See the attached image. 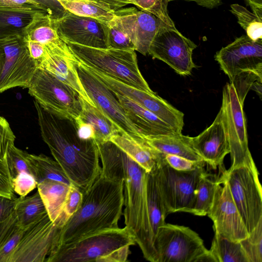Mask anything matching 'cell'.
<instances>
[{"mask_svg":"<svg viewBox=\"0 0 262 262\" xmlns=\"http://www.w3.org/2000/svg\"><path fill=\"white\" fill-rule=\"evenodd\" d=\"M28 153L16 147L10 148L8 155V163L12 179L21 172L32 175L36 181L37 172L35 167L28 158Z\"/></svg>","mask_w":262,"mask_h":262,"instance_id":"74e56055","label":"cell"},{"mask_svg":"<svg viewBox=\"0 0 262 262\" xmlns=\"http://www.w3.org/2000/svg\"><path fill=\"white\" fill-rule=\"evenodd\" d=\"M28 226L19 223L15 211L6 219L0 221V262H11L13 253Z\"/></svg>","mask_w":262,"mask_h":262,"instance_id":"f1b7e54d","label":"cell"},{"mask_svg":"<svg viewBox=\"0 0 262 262\" xmlns=\"http://www.w3.org/2000/svg\"><path fill=\"white\" fill-rule=\"evenodd\" d=\"M168 2L176 0H168ZM188 2H194L198 5L203 7L212 9L218 6L220 4L221 0H183Z\"/></svg>","mask_w":262,"mask_h":262,"instance_id":"f907efd6","label":"cell"},{"mask_svg":"<svg viewBox=\"0 0 262 262\" xmlns=\"http://www.w3.org/2000/svg\"><path fill=\"white\" fill-rule=\"evenodd\" d=\"M75 66L81 83L94 104L114 123L121 132L138 142H144L145 139L129 120L115 93L77 59Z\"/></svg>","mask_w":262,"mask_h":262,"instance_id":"8fae6325","label":"cell"},{"mask_svg":"<svg viewBox=\"0 0 262 262\" xmlns=\"http://www.w3.org/2000/svg\"><path fill=\"white\" fill-rule=\"evenodd\" d=\"M135 236L127 227L105 229L54 249L46 262H124Z\"/></svg>","mask_w":262,"mask_h":262,"instance_id":"277c9868","label":"cell"},{"mask_svg":"<svg viewBox=\"0 0 262 262\" xmlns=\"http://www.w3.org/2000/svg\"><path fill=\"white\" fill-rule=\"evenodd\" d=\"M39 11L43 10L32 5L19 7L0 5V36L13 34L23 35L24 31Z\"/></svg>","mask_w":262,"mask_h":262,"instance_id":"484cf974","label":"cell"},{"mask_svg":"<svg viewBox=\"0 0 262 262\" xmlns=\"http://www.w3.org/2000/svg\"><path fill=\"white\" fill-rule=\"evenodd\" d=\"M75 57L89 69L131 87L154 93L143 77L135 50L96 48L67 42Z\"/></svg>","mask_w":262,"mask_h":262,"instance_id":"5b68a950","label":"cell"},{"mask_svg":"<svg viewBox=\"0 0 262 262\" xmlns=\"http://www.w3.org/2000/svg\"><path fill=\"white\" fill-rule=\"evenodd\" d=\"M115 14L135 51L146 55L158 30L165 24L152 13L134 7L120 9Z\"/></svg>","mask_w":262,"mask_h":262,"instance_id":"44dd1931","label":"cell"},{"mask_svg":"<svg viewBox=\"0 0 262 262\" xmlns=\"http://www.w3.org/2000/svg\"><path fill=\"white\" fill-rule=\"evenodd\" d=\"M102 163V173L112 180H123L125 226L140 240L146 221L147 172L116 144L96 142Z\"/></svg>","mask_w":262,"mask_h":262,"instance_id":"3957f363","label":"cell"},{"mask_svg":"<svg viewBox=\"0 0 262 262\" xmlns=\"http://www.w3.org/2000/svg\"><path fill=\"white\" fill-rule=\"evenodd\" d=\"M74 120L80 138L85 140H95V130L90 124L83 121L80 117Z\"/></svg>","mask_w":262,"mask_h":262,"instance_id":"7dc6e473","label":"cell"},{"mask_svg":"<svg viewBox=\"0 0 262 262\" xmlns=\"http://www.w3.org/2000/svg\"><path fill=\"white\" fill-rule=\"evenodd\" d=\"M123 190V179L112 180L101 172L82 192L80 207L62 227L56 247L99 231L119 227L124 205Z\"/></svg>","mask_w":262,"mask_h":262,"instance_id":"7a4b0ae2","label":"cell"},{"mask_svg":"<svg viewBox=\"0 0 262 262\" xmlns=\"http://www.w3.org/2000/svg\"><path fill=\"white\" fill-rule=\"evenodd\" d=\"M99 2L107 7H110L114 11H116L125 6L131 4L130 0H95Z\"/></svg>","mask_w":262,"mask_h":262,"instance_id":"681fc988","label":"cell"},{"mask_svg":"<svg viewBox=\"0 0 262 262\" xmlns=\"http://www.w3.org/2000/svg\"><path fill=\"white\" fill-rule=\"evenodd\" d=\"M45 46L47 54L37 68L47 71L73 89L84 100L95 105L81 83L75 66L76 59L67 43L61 39Z\"/></svg>","mask_w":262,"mask_h":262,"instance_id":"d6986e66","label":"cell"},{"mask_svg":"<svg viewBox=\"0 0 262 262\" xmlns=\"http://www.w3.org/2000/svg\"><path fill=\"white\" fill-rule=\"evenodd\" d=\"M37 69L24 35L0 36V93L16 87L28 88Z\"/></svg>","mask_w":262,"mask_h":262,"instance_id":"9c48e42d","label":"cell"},{"mask_svg":"<svg viewBox=\"0 0 262 262\" xmlns=\"http://www.w3.org/2000/svg\"><path fill=\"white\" fill-rule=\"evenodd\" d=\"M115 94L129 120L144 139L180 133L140 105L124 96Z\"/></svg>","mask_w":262,"mask_h":262,"instance_id":"603a6c76","label":"cell"},{"mask_svg":"<svg viewBox=\"0 0 262 262\" xmlns=\"http://www.w3.org/2000/svg\"><path fill=\"white\" fill-rule=\"evenodd\" d=\"M192 147L207 164L215 169L230 153L224 112L221 107L212 123L199 135L191 137Z\"/></svg>","mask_w":262,"mask_h":262,"instance_id":"7402d4cb","label":"cell"},{"mask_svg":"<svg viewBox=\"0 0 262 262\" xmlns=\"http://www.w3.org/2000/svg\"><path fill=\"white\" fill-rule=\"evenodd\" d=\"M82 192L72 184L70 188L63 208V214L67 222L78 211L82 200Z\"/></svg>","mask_w":262,"mask_h":262,"instance_id":"7bdbcfd3","label":"cell"},{"mask_svg":"<svg viewBox=\"0 0 262 262\" xmlns=\"http://www.w3.org/2000/svg\"><path fill=\"white\" fill-rule=\"evenodd\" d=\"M149 146L164 155H173L193 160L203 161L193 149L191 137L181 133L145 139Z\"/></svg>","mask_w":262,"mask_h":262,"instance_id":"4316f807","label":"cell"},{"mask_svg":"<svg viewBox=\"0 0 262 262\" xmlns=\"http://www.w3.org/2000/svg\"><path fill=\"white\" fill-rule=\"evenodd\" d=\"M220 183L207 215L213 222L214 233L231 241L239 242L249 233L227 183L222 181Z\"/></svg>","mask_w":262,"mask_h":262,"instance_id":"ac0fdd59","label":"cell"},{"mask_svg":"<svg viewBox=\"0 0 262 262\" xmlns=\"http://www.w3.org/2000/svg\"><path fill=\"white\" fill-rule=\"evenodd\" d=\"M16 198L10 199L0 195V221L10 216L15 210Z\"/></svg>","mask_w":262,"mask_h":262,"instance_id":"c3c4849f","label":"cell"},{"mask_svg":"<svg viewBox=\"0 0 262 262\" xmlns=\"http://www.w3.org/2000/svg\"><path fill=\"white\" fill-rule=\"evenodd\" d=\"M154 171L167 215L180 211L191 213L198 184L205 171L204 167L178 170L164 161L163 154Z\"/></svg>","mask_w":262,"mask_h":262,"instance_id":"52a82bcc","label":"cell"},{"mask_svg":"<svg viewBox=\"0 0 262 262\" xmlns=\"http://www.w3.org/2000/svg\"><path fill=\"white\" fill-rule=\"evenodd\" d=\"M130 2L131 4L136 6L141 10L152 13L167 25L176 27L168 14V0H130Z\"/></svg>","mask_w":262,"mask_h":262,"instance_id":"60d3db41","label":"cell"},{"mask_svg":"<svg viewBox=\"0 0 262 262\" xmlns=\"http://www.w3.org/2000/svg\"><path fill=\"white\" fill-rule=\"evenodd\" d=\"M214 58L230 81L244 72L262 74V39L254 41L242 35L217 52Z\"/></svg>","mask_w":262,"mask_h":262,"instance_id":"2e32d148","label":"cell"},{"mask_svg":"<svg viewBox=\"0 0 262 262\" xmlns=\"http://www.w3.org/2000/svg\"><path fill=\"white\" fill-rule=\"evenodd\" d=\"M40 4L49 14L54 18L63 16L67 10L57 0H34Z\"/></svg>","mask_w":262,"mask_h":262,"instance_id":"f6af8a7d","label":"cell"},{"mask_svg":"<svg viewBox=\"0 0 262 262\" xmlns=\"http://www.w3.org/2000/svg\"><path fill=\"white\" fill-rule=\"evenodd\" d=\"M197 46L184 36L176 27L166 24L158 30L148 50L153 58L162 60L178 74L188 76L196 67L193 51Z\"/></svg>","mask_w":262,"mask_h":262,"instance_id":"7c38bea8","label":"cell"},{"mask_svg":"<svg viewBox=\"0 0 262 262\" xmlns=\"http://www.w3.org/2000/svg\"><path fill=\"white\" fill-rule=\"evenodd\" d=\"M14 211L19 223L24 226L33 223L47 213L38 191L30 196L16 198Z\"/></svg>","mask_w":262,"mask_h":262,"instance_id":"836d02e7","label":"cell"},{"mask_svg":"<svg viewBox=\"0 0 262 262\" xmlns=\"http://www.w3.org/2000/svg\"><path fill=\"white\" fill-rule=\"evenodd\" d=\"M67 11L77 15L98 19L106 24L115 17V11L95 0H59Z\"/></svg>","mask_w":262,"mask_h":262,"instance_id":"4dcf8cb0","label":"cell"},{"mask_svg":"<svg viewBox=\"0 0 262 262\" xmlns=\"http://www.w3.org/2000/svg\"><path fill=\"white\" fill-rule=\"evenodd\" d=\"M27 41L30 56L35 61L37 67L46 55L47 51L45 46L32 40H27Z\"/></svg>","mask_w":262,"mask_h":262,"instance_id":"bcb514c9","label":"cell"},{"mask_svg":"<svg viewBox=\"0 0 262 262\" xmlns=\"http://www.w3.org/2000/svg\"><path fill=\"white\" fill-rule=\"evenodd\" d=\"M230 7V12L236 16L246 35L254 41L262 39V19L239 4H232Z\"/></svg>","mask_w":262,"mask_h":262,"instance_id":"d590c367","label":"cell"},{"mask_svg":"<svg viewBox=\"0 0 262 262\" xmlns=\"http://www.w3.org/2000/svg\"><path fill=\"white\" fill-rule=\"evenodd\" d=\"M222 104L230 147L231 165L234 167L254 162L248 147L244 103L233 86L227 83L223 90Z\"/></svg>","mask_w":262,"mask_h":262,"instance_id":"4fadbf2b","label":"cell"},{"mask_svg":"<svg viewBox=\"0 0 262 262\" xmlns=\"http://www.w3.org/2000/svg\"><path fill=\"white\" fill-rule=\"evenodd\" d=\"M110 141L116 144L147 172L152 171L163 154L156 151L145 142H140L122 132L113 135Z\"/></svg>","mask_w":262,"mask_h":262,"instance_id":"d4e9b609","label":"cell"},{"mask_svg":"<svg viewBox=\"0 0 262 262\" xmlns=\"http://www.w3.org/2000/svg\"><path fill=\"white\" fill-rule=\"evenodd\" d=\"M52 23L59 37L67 42L96 48H108L107 25L68 11Z\"/></svg>","mask_w":262,"mask_h":262,"instance_id":"9a60e30c","label":"cell"},{"mask_svg":"<svg viewBox=\"0 0 262 262\" xmlns=\"http://www.w3.org/2000/svg\"><path fill=\"white\" fill-rule=\"evenodd\" d=\"M28 156L35 168L38 184L45 180L49 179L60 181L70 186L73 184L56 160L43 154L36 155L28 153Z\"/></svg>","mask_w":262,"mask_h":262,"instance_id":"e575fe53","label":"cell"},{"mask_svg":"<svg viewBox=\"0 0 262 262\" xmlns=\"http://www.w3.org/2000/svg\"><path fill=\"white\" fill-rule=\"evenodd\" d=\"M250 5L253 13L260 19H262L261 0H246Z\"/></svg>","mask_w":262,"mask_h":262,"instance_id":"816d5d0a","label":"cell"},{"mask_svg":"<svg viewBox=\"0 0 262 262\" xmlns=\"http://www.w3.org/2000/svg\"><path fill=\"white\" fill-rule=\"evenodd\" d=\"M262 74L254 72H244L235 76L230 83L234 89L239 100L244 102L248 92L255 91L261 96Z\"/></svg>","mask_w":262,"mask_h":262,"instance_id":"8d00e7d4","label":"cell"},{"mask_svg":"<svg viewBox=\"0 0 262 262\" xmlns=\"http://www.w3.org/2000/svg\"><path fill=\"white\" fill-rule=\"evenodd\" d=\"M107 26L108 48L135 51L134 43L123 30L116 15L107 24Z\"/></svg>","mask_w":262,"mask_h":262,"instance_id":"ab89813d","label":"cell"},{"mask_svg":"<svg viewBox=\"0 0 262 262\" xmlns=\"http://www.w3.org/2000/svg\"><path fill=\"white\" fill-rule=\"evenodd\" d=\"M239 242L249 262H262V218L248 236Z\"/></svg>","mask_w":262,"mask_h":262,"instance_id":"f35d334b","label":"cell"},{"mask_svg":"<svg viewBox=\"0 0 262 262\" xmlns=\"http://www.w3.org/2000/svg\"><path fill=\"white\" fill-rule=\"evenodd\" d=\"M28 89L35 101L47 111L74 120L81 116L79 95L47 71L38 68Z\"/></svg>","mask_w":262,"mask_h":262,"instance_id":"30bf717a","label":"cell"},{"mask_svg":"<svg viewBox=\"0 0 262 262\" xmlns=\"http://www.w3.org/2000/svg\"><path fill=\"white\" fill-rule=\"evenodd\" d=\"M62 227L55 224L46 213L29 225L11 258V262H44L58 245Z\"/></svg>","mask_w":262,"mask_h":262,"instance_id":"5bb4252c","label":"cell"},{"mask_svg":"<svg viewBox=\"0 0 262 262\" xmlns=\"http://www.w3.org/2000/svg\"><path fill=\"white\" fill-rule=\"evenodd\" d=\"M219 184L218 178L213 175L206 171L203 173L196 187L191 213L199 216L207 215L213 203L216 187Z\"/></svg>","mask_w":262,"mask_h":262,"instance_id":"d6a6232c","label":"cell"},{"mask_svg":"<svg viewBox=\"0 0 262 262\" xmlns=\"http://www.w3.org/2000/svg\"><path fill=\"white\" fill-rule=\"evenodd\" d=\"M34 102L43 140L72 183L84 191L102 171L95 140L80 138L74 119L52 113Z\"/></svg>","mask_w":262,"mask_h":262,"instance_id":"6da1fadb","label":"cell"},{"mask_svg":"<svg viewBox=\"0 0 262 262\" xmlns=\"http://www.w3.org/2000/svg\"><path fill=\"white\" fill-rule=\"evenodd\" d=\"M164 161L173 169L180 171H191L204 167V161H193L173 155H164Z\"/></svg>","mask_w":262,"mask_h":262,"instance_id":"ee69618b","label":"cell"},{"mask_svg":"<svg viewBox=\"0 0 262 262\" xmlns=\"http://www.w3.org/2000/svg\"><path fill=\"white\" fill-rule=\"evenodd\" d=\"M157 262H215L199 234L189 227L165 223L155 241Z\"/></svg>","mask_w":262,"mask_h":262,"instance_id":"ba28073f","label":"cell"},{"mask_svg":"<svg viewBox=\"0 0 262 262\" xmlns=\"http://www.w3.org/2000/svg\"><path fill=\"white\" fill-rule=\"evenodd\" d=\"M80 101L82 112L80 117L93 126L96 142L110 141L113 135L121 132L114 123L95 105L81 97Z\"/></svg>","mask_w":262,"mask_h":262,"instance_id":"83f0119b","label":"cell"},{"mask_svg":"<svg viewBox=\"0 0 262 262\" xmlns=\"http://www.w3.org/2000/svg\"><path fill=\"white\" fill-rule=\"evenodd\" d=\"M53 18L44 11L37 12L24 31L23 35L26 39L36 41L43 45L58 42L61 39L53 26Z\"/></svg>","mask_w":262,"mask_h":262,"instance_id":"f546056e","label":"cell"},{"mask_svg":"<svg viewBox=\"0 0 262 262\" xmlns=\"http://www.w3.org/2000/svg\"><path fill=\"white\" fill-rule=\"evenodd\" d=\"M89 69L113 92L127 98L149 111L177 132H182L184 125V114L158 96L156 93H149L131 87L99 72Z\"/></svg>","mask_w":262,"mask_h":262,"instance_id":"e0dca14e","label":"cell"},{"mask_svg":"<svg viewBox=\"0 0 262 262\" xmlns=\"http://www.w3.org/2000/svg\"><path fill=\"white\" fill-rule=\"evenodd\" d=\"M209 251L215 262H249L240 242L231 241L216 233Z\"/></svg>","mask_w":262,"mask_h":262,"instance_id":"1f68e13d","label":"cell"},{"mask_svg":"<svg viewBox=\"0 0 262 262\" xmlns=\"http://www.w3.org/2000/svg\"><path fill=\"white\" fill-rule=\"evenodd\" d=\"M258 176L253 162L224 170L218 178L219 183H227L249 234L262 218V191Z\"/></svg>","mask_w":262,"mask_h":262,"instance_id":"8992f818","label":"cell"},{"mask_svg":"<svg viewBox=\"0 0 262 262\" xmlns=\"http://www.w3.org/2000/svg\"><path fill=\"white\" fill-rule=\"evenodd\" d=\"M37 184L34 177L27 172L19 173L12 179L14 191L21 197L27 196L37 187Z\"/></svg>","mask_w":262,"mask_h":262,"instance_id":"b9f144b4","label":"cell"},{"mask_svg":"<svg viewBox=\"0 0 262 262\" xmlns=\"http://www.w3.org/2000/svg\"><path fill=\"white\" fill-rule=\"evenodd\" d=\"M71 186L60 181L46 179L37 186L50 219L61 227L67 222L63 208Z\"/></svg>","mask_w":262,"mask_h":262,"instance_id":"cb8c5ba5","label":"cell"},{"mask_svg":"<svg viewBox=\"0 0 262 262\" xmlns=\"http://www.w3.org/2000/svg\"><path fill=\"white\" fill-rule=\"evenodd\" d=\"M146 221L139 242L137 243L144 257L151 262H157L155 241L159 228L165 223L167 215L162 200L154 169L146 174Z\"/></svg>","mask_w":262,"mask_h":262,"instance_id":"ffe728a7","label":"cell"}]
</instances>
